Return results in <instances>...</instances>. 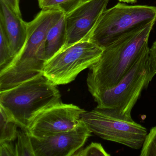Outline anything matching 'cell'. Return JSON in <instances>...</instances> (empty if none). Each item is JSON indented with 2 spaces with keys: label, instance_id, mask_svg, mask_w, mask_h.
I'll return each instance as SVG.
<instances>
[{
  "label": "cell",
  "instance_id": "5bb4252c",
  "mask_svg": "<svg viewBox=\"0 0 156 156\" xmlns=\"http://www.w3.org/2000/svg\"><path fill=\"white\" fill-rule=\"evenodd\" d=\"M16 140L15 145L17 156H35L31 137L27 130L20 128Z\"/></svg>",
  "mask_w": 156,
  "mask_h": 156
},
{
  "label": "cell",
  "instance_id": "52a82bcc",
  "mask_svg": "<svg viewBox=\"0 0 156 156\" xmlns=\"http://www.w3.org/2000/svg\"><path fill=\"white\" fill-rule=\"evenodd\" d=\"M103 50L89 41L63 48L46 61L43 76L55 86L71 83L98 61Z\"/></svg>",
  "mask_w": 156,
  "mask_h": 156
},
{
  "label": "cell",
  "instance_id": "30bf717a",
  "mask_svg": "<svg viewBox=\"0 0 156 156\" xmlns=\"http://www.w3.org/2000/svg\"><path fill=\"white\" fill-rule=\"evenodd\" d=\"M92 132L82 119L75 128L41 139L31 137L35 156H73Z\"/></svg>",
  "mask_w": 156,
  "mask_h": 156
},
{
  "label": "cell",
  "instance_id": "7402d4cb",
  "mask_svg": "<svg viewBox=\"0 0 156 156\" xmlns=\"http://www.w3.org/2000/svg\"><path fill=\"white\" fill-rule=\"evenodd\" d=\"M119 2H122L124 3H131V4H134L136 3L137 0H118Z\"/></svg>",
  "mask_w": 156,
  "mask_h": 156
},
{
  "label": "cell",
  "instance_id": "8fae6325",
  "mask_svg": "<svg viewBox=\"0 0 156 156\" xmlns=\"http://www.w3.org/2000/svg\"><path fill=\"white\" fill-rule=\"evenodd\" d=\"M0 5V25L4 29L12 56L15 59L25 44L27 35V23L23 20L22 16L13 12L1 0Z\"/></svg>",
  "mask_w": 156,
  "mask_h": 156
},
{
  "label": "cell",
  "instance_id": "7a4b0ae2",
  "mask_svg": "<svg viewBox=\"0 0 156 156\" xmlns=\"http://www.w3.org/2000/svg\"><path fill=\"white\" fill-rule=\"evenodd\" d=\"M65 13L56 10H42L27 23L26 41L11 64L0 72V92L43 75L46 62L44 46L47 34Z\"/></svg>",
  "mask_w": 156,
  "mask_h": 156
},
{
  "label": "cell",
  "instance_id": "e0dca14e",
  "mask_svg": "<svg viewBox=\"0 0 156 156\" xmlns=\"http://www.w3.org/2000/svg\"><path fill=\"white\" fill-rule=\"evenodd\" d=\"M140 156H156V126L147 134Z\"/></svg>",
  "mask_w": 156,
  "mask_h": 156
},
{
  "label": "cell",
  "instance_id": "ba28073f",
  "mask_svg": "<svg viewBox=\"0 0 156 156\" xmlns=\"http://www.w3.org/2000/svg\"><path fill=\"white\" fill-rule=\"evenodd\" d=\"M85 111L73 104L60 101L36 116L29 126L28 132L31 136L41 139L71 130L78 125Z\"/></svg>",
  "mask_w": 156,
  "mask_h": 156
},
{
  "label": "cell",
  "instance_id": "ac0fdd59",
  "mask_svg": "<svg viewBox=\"0 0 156 156\" xmlns=\"http://www.w3.org/2000/svg\"><path fill=\"white\" fill-rule=\"evenodd\" d=\"M109 156L100 143L92 142L86 147L76 151L73 156Z\"/></svg>",
  "mask_w": 156,
  "mask_h": 156
},
{
  "label": "cell",
  "instance_id": "ffe728a7",
  "mask_svg": "<svg viewBox=\"0 0 156 156\" xmlns=\"http://www.w3.org/2000/svg\"><path fill=\"white\" fill-rule=\"evenodd\" d=\"M149 59L151 73V77L153 78L156 74V41L153 43L151 47L149 48Z\"/></svg>",
  "mask_w": 156,
  "mask_h": 156
},
{
  "label": "cell",
  "instance_id": "44dd1931",
  "mask_svg": "<svg viewBox=\"0 0 156 156\" xmlns=\"http://www.w3.org/2000/svg\"><path fill=\"white\" fill-rule=\"evenodd\" d=\"M5 3L13 12L22 16L20 7V0H1Z\"/></svg>",
  "mask_w": 156,
  "mask_h": 156
},
{
  "label": "cell",
  "instance_id": "9a60e30c",
  "mask_svg": "<svg viewBox=\"0 0 156 156\" xmlns=\"http://www.w3.org/2000/svg\"><path fill=\"white\" fill-rule=\"evenodd\" d=\"M81 0H38L42 10H56L66 13L73 9Z\"/></svg>",
  "mask_w": 156,
  "mask_h": 156
},
{
  "label": "cell",
  "instance_id": "5b68a950",
  "mask_svg": "<svg viewBox=\"0 0 156 156\" xmlns=\"http://www.w3.org/2000/svg\"><path fill=\"white\" fill-rule=\"evenodd\" d=\"M152 21H156V7L119 2L102 13L88 41L104 49L127 33Z\"/></svg>",
  "mask_w": 156,
  "mask_h": 156
},
{
  "label": "cell",
  "instance_id": "7c38bea8",
  "mask_svg": "<svg viewBox=\"0 0 156 156\" xmlns=\"http://www.w3.org/2000/svg\"><path fill=\"white\" fill-rule=\"evenodd\" d=\"M66 29L65 14L52 28L47 34L44 46V55L46 61L51 59L65 45Z\"/></svg>",
  "mask_w": 156,
  "mask_h": 156
},
{
  "label": "cell",
  "instance_id": "4fadbf2b",
  "mask_svg": "<svg viewBox=\"0 0 156 156\" xmlns=\"http://www.w3.org/2000/svg\"><path fill=\"white\" fill-rule=\"evenodd\" d=\"M18 127L14 119L0 106V142L16 140Z\"/></svg>",
  "mask_w": 156,
  "mask_h": 156
},
{
  "label": "cell",
  "instance_id": "9c48e42d",
  "mask_svg": "<svg viewBox=\"0 0 156 156\" xmlns=\"http://www.w3.org/2000/svg\"><path fill=\"white\" fill-rule=\"evenodd\" d=\"M109 1L81 0L72 10L65 14L66 41L62 49L88 41L98 19L106 9Z\"/></svg>",
  "mask_w": 156,
  "mask_h": 156
},
{
  "label": "cell",
  "instance_id": "277c9868",
  "mask_svg": "<svg viewBox=\"0 0 156 156\" xmlns=\"http://www.w3.org/2000/svg\"><path fill=\"white\" fill-rule=\"evenodd\" d=\"M149 47L138 57L127 73L115 86L93 96L97 107L113 109L119 114L132 118V108L148 87L151 77L150 66Z\"/></svg>",
  "mask_w": 156,
  "mask_h": 156
},
{
  "label": "cell",
  "instance_id": "3957f363",
  "mask_svg": "<svg viewBox=\"0 0 156 156\" xmlns=\"http://www.w3.org/2000/svg\"><path fill=\"white\" fill-rule=\"evenodd\" d=\"M61 97L57 86L42 75L0 92V106L14 119L19 128L28 131L35 116L61 101Z\"/></svg>",
  "mask_w": 156,
  "mask_h": 156
},
{
  "label": "cell",
  "instance_id": "6da1fadb",
  "mask_svg": "<svg viewBox=\"0 0 156 156\" xmlns=\"http://www.w3.org/2000/svg\"><path fill=\"white\" fill-rule=\"evenodd\" d=\"M156 21L127 33L103 50L98 61L89 67L87 83L92 96L112 88L121 80L148 46Z\"/></svg>",
  "mask_w": 156,
  "mask_h": 156
},
{
  "label": "cell",
  "instance_id": "2e32d148",
  "mask_svg": "<svg viewBox=\"0 0 156 156\" xmlns=\"http://www.w3.org/2000/svg\"><path fill=\"white\" fill-rule=\"evenodd\" d=\"M14 59L9 40L4 29L0 25V72L7 69Z\"/></svg>",
  "mask_w": 156,
  "mask_h": 156
},
{
  "label": "cell",
  "instance_id": "8992f818",
  "mask_svg": "<svg viewBox=\"0 0 156 156\" xmlns=\"http://www.w3.org/2000/svg\"><path fill=\"white\" fill-rule=\"evenodd\" d=\"M81 119L95 135L133 149L142 147L147 134L145 127L113 109L96 107L83 113Z\"/></svg>",
  "mask_w": 156,
  "mask_h": 156
},
{
  "label": "cell",
  "instance_id": "d6986e66",
  "mask_svg": "<svg viewBox=\"0 0 156 156\" xmlns=\"http://www.w3.org/2000/svg\"><path fill=\"white\" fill-rule=\"evenodd\" d=\"M0 156H17L16 147L12 141L0 142Z\"/></svg>",
  "mask_w": 156,
  "mask_h": 156
}]
</instances>
